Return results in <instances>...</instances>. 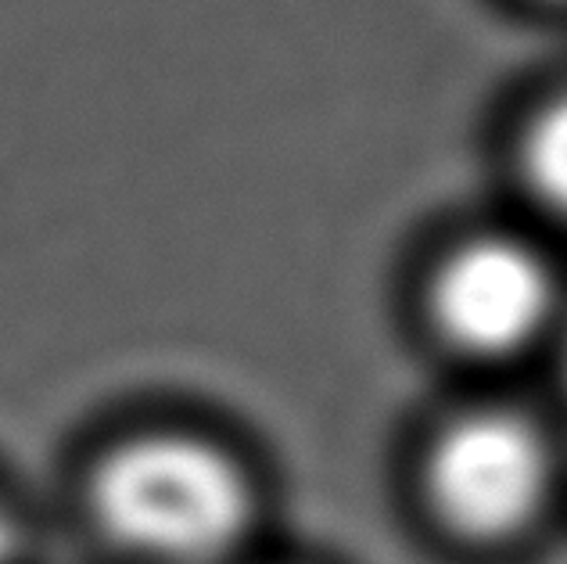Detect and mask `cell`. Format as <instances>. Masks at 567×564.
<instances>
[{"instance_id":"1","label":"cell","mask_w":567,"mask_h":564,"mask_svg":"<svg viewBox=\"0 0 567 564\" xmlns=\"http://www.w3.org/2000/svg\"><path fill=\"white\" fill-rule=\"evenodd\" d=\"M91 503L118 546L166 564L227 554L251 514L234 460L190 435H141L115 447L94 471Z\"/></svg>"},{"instance_id":"2","label":"cell","mask_w":567,"mask_h":564,"mask_svg":"<svg viewBox=\"0 0 567 564\" xmlns=\"http://www.w3.org/2000/svg\"><path fill=\"white\" fill-rule=\"evenodd\" d=\"M554 453L535 421L514 410H474L453 421L427 457V496L460 536L503 540L543 511Z\"/></svg>"},{"instance_id":"3","label":"cell","mask_w":567,"mask_h":564,"mask_svg":"<svg viewBox=\"0 0 567 564\" xmlns=\"http://www.w3.org/2000/svg\"><path fill=\"white\" fill-rule=\"evenodd\" d=\"M554 277L528 245L477 237L460 245L431 288V314L453 346L477 356H506L546 328Z\"/></svg>"},{"instance_id":"4","label":"cell","mask_w":567,"mask_h":564,"mask_svg":"<svg viewBox=\"0 0 567 564\" xmlns=\"http://www.w3.org/2000/svg\"><path fill=\"white\" fill-rule=\"evenodd\" d=\"M525 176L549 209L567 216V94L532 119L520 144Z\"/></svg>"},{"instance_id":"5","label":"cell","mask_w":567,"mask_h":564,"mask_svg":"<svg viewBox=\"0 0 567 564\" xmlns=\"http://www.w3.org/2000/svg\"><path fill=\"white\" fill-rule=\"evenodd\" d=\"M8 557H11V522L0 511V564H8Z\"/></svg>"}]
</instances>
